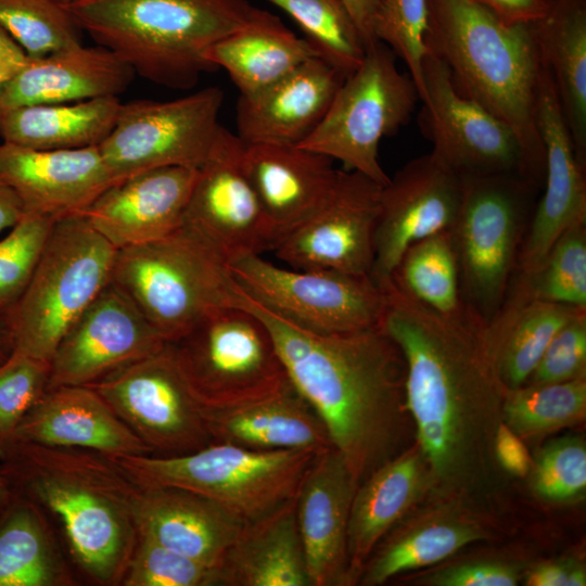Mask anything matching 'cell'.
Masks as SVG:
<instances>
[{
  "label": "cell",
  "instance_id": "1",
  "mask_svg": "<svg viewBox=\"0 0 586 586\" xmlns=\"http://www.w3.org/2000/svg\"><path fill=\"white\" fill-rule=\"evenodd\" d=\"M380 322L405 361V399L431 474V494L459 509L496 504L502 470L495 437L502 423L507 388L474 316L441 315L417 301L391 277Z\"/></svg>",
  "mask_w": 586,
  "mask_h": 586
},
{
  "label": "cell",
  "instance_id": "2",
  "mask_svg": "<svg viewBox=\"0 0 586 586\" xmlns=\"http://www.w3.org/2000/svg\"><path fill=\"white\" fill-rule=\"evenodd\" d=\"M233 304L264 322L289 381L321 419L358 484L411 445L405 361L380 323L318 335L278 318L239 286Z\"/></svg>",
  "mask_w": 586,
  "mask_h": 586
},
{
  "label": "cell",
  "instance_id": "3",
  "mask_svg": "<svg viewBox=\"0 0 586 586\" xmlns=\"http://www.w3.org/2000/svg\"><path fill=\"white\" fill-rule=\"evenodd\" d=\"M0 461L13 495L59 521L77 566L100 585H122L138 540L136 479L81 448L16 442Z\"/></svg>",
  "mask_w": 586,
  "mask_h": 586
},
{
  "label": "cell",
  "instance_id": "4",
  "mask_svg": "<svg viewBox=\"0 0 586 586\" xmlns=\"http://www.w3.org/2000/svg\"><path fill=\"white\" fill-rule=\"evenodd\" d=\"M428 51L447 66L464 97L505 122L522 148L530 180L544 186L537 128L542 63L527 25H506L475 0H428Z\"/></svg>",
  "mask_w": 586,
  "mask_h": 586
},
{
  "label": "cell",
  "instance_id": "5",
  "mask_svg": "<svg viewBox=\"0 0 586 586\" xmlns=\"http://www.w3.org/2000/svg\"><path fill=\"white\" fill-rule=\"evenodd\" d=\"M64 7L136 75L174 89H191L214 71L208 50L257 9L246 0H77Z\"/></svg>",
  "mask_w": 586,
  "mask_h": 586
},
{
  "label": "cell",
  "instance_id": "6",
  "mask_svg": "<svg viewBox=\"0 0 586 586\" xmlns=\"http://www.w3.org/2000/svg\"><path fill=\"white\" fill-rule=\"evenodd\" d=\"M111 284L167 343L237 294L228 262L184 224L171 233L117 250Z\"/></svg>",
  "mask_w": 586,
  "mask_h": 586
},
{
  "label": "cell",
  "instance_id": "7",
  "mask_svg": "<svg viewBox=\"0 0 586 586\" xmlns=\"http://www.w3.org/2000/svg\"><path fill=\"white\" fill-rule=\"evenodd\" d=\"M317 454L308 449L256 450L213 442L180 456L111 457L141 484L191 491L250 523L295 497Z\"/></svg>",
  "mask_w": 586,
  "mask_h": 586
},
{
  "label": "cell",
  "instance_id": "8",
  "mask_svg": "<svg viewBox=\"0 0 586 586\" xmlns=\"http://www.w3.org/2000/svg\"><path fill=\"white\" fill-rule=\"evenodd\" d=\"M538 189L518 174L463 178L460 209L449 231L463 303L485 327L517 271Z\"/></svg>",
  "mask_w": 586,
  "mask_h": 586
},
{
  "label": "cell",
  "instance_id": "9",
  "mask_svg": "<svg viewBox=\"0 0 586 586\" xmlns=\"http://www.w3.org/2000/svg\"><path fill=\"white\" fill-rule=\"evenodd\" d=\"M116 252L84 216L56 220L26 290L10 310L14 351L50 362L62 337L110 284Z\"/></svg>",
  "mask_w": 586,
  "mask_h": 586
},
{
  "label": "cell",
  "instance_id": "10",
  "mask_svg": "<svg viewBox=\"0 0 586 586\" xmlns=\"http://www.w3.org/2000/svg\"><path fill=\"white\" fill-rule=\"evenodd\" d=\"M168 344L203 408L237 406L290 384L268 329L240 305L211 310Z\"/></svg>",
  "mask_w": 586,
  "mask_h": 586
},
{
  "label": "cell",
  "instance_id": "11",
  "mask_svg": "<svg viewBox=\"0 0 586 586\" xmlns=\"http://www.w3.org/2000/svg\"><path fill=\"white\" fill-rule=\"evenodd\" d=\"M383 42L366 51L361 64L341 84L327 113L298 146L323 154L381 186L390 181L379 162V145L411 118L420 101L409 74L396 65Z\"/></svg>",
  "mask_w": 586,
  "mask_h": 586
},
{
  "label": "cell",
  "instance_id": "12",
  "mask_svg": "<svg viewBox=\"0 0 586 586\" xmlns=\"http://www.w3.org/2000/svg\"><path fill=\"white\" fill-rule=\"evenodd\" d=\"M228 265L250 300L303 331L344 334L382 320L385 294L371 277L280 267L258 254L237 257Z\"/></svg>",
  "mask_w": 586,
  "mask_h": 586
},
{
  "label": "cell",
  "instance_id": "13",
  "mask_svg": "<svg viewBox=\"0 0 586 586\" xmlns=\"http://www.w3.org/2000/svg\"><path fill=\"white\" fill-rule=\"evenodd\" d=\"M224 92L207 87L174 100L123 103L117 120L98 145L115 182L161 167L198 169L217 130Z\"/></svg>",
  "mask_w": 586,
  "mask_h": 586
},
{
  "label": "cell",
  "instance_id": "14",
  "mask_svg": "<svg viewBox=\"0 0 586 586\" xmlns=\"http://www.w3.org/2000/svg\"><path fill=\"white\" fill-rule=\"evenodd\" d=\"M87 386L110 405L152 456L186 455L213 443L202 406L168 343Z\"/></svg>",
  "mask_w": 586,
  "mask_h": 586
},
{
  "label": "cell",
  "instance_id": "15",
  "mask_svg": "<svg viewBox=\"0 0 586 586\" xmlns=\"http://www.w3.org/2000/svg\"><path fill=\"white\" fill-rule=\"evenodd\" d=\"M422 76L425 97L421 101L418 125L422 136L431 142L434 155L461 178L518 174L530 180L513 130L461 94L445 63L428 50Z\"/></svg>",
  "mask_w": 586,
  "mask_h": 586
},
{
  "label": "cell",
  "instance_id": "16",
  "mask_svg": "<svg viewBox=\"0 0 586 586\" xmlns=\"http://www.w3.org/2000/svg\"><path fill=\"white\" fill-rule=\"evenodd\" d=\"M245 142L219 126L198 168L183 224L228 263L273 250L276 231L243 165Z\"/></svg>",
  "mask_w": 586,
  "mask_h": 586
},
{
  "label": "cell",
  "instance_id": "17",
  "mask_svg": "<svg viewBox=\"0 0 586 586\" xmlns=\"http://www.w3.org/2000/svg\"><path fill=\"white\" fill-rule=\"evenodd\" d=\"M382 187L358 171L341 169L323 205L282 235L272 251L294 269L371 277Z\"/></svg>",
  "mask_w": 586,
  "mask_h": 586
},
{
  "label": "cell",
  "instance_id": "18",
  "mask_svg": "<svg viewBox=\"0 0 586 586\" xmlns=\"http://www.w3.org/2000/svg\"><path fill=\"white\" fill-rule=\"evenodd\" d=\"M463 178L432 152L398 169L382 187L372 280L387 278L415 243L449 231L459 213Z\"/></svg>",
  "mask_w": 586,
  "mask_h": 586
},
{
  "label": "cell",
  "instance_id": "19",
  "mask_svg": "<svg viewBox=\"0 0 586 586\" xmlns=\"http://www.w3.org/2000/svg\"><path fill=\"white\" fill-rule=\"evenodd\" d=\"M166 343L110 282L58 344L48 388L90 385Z\"/></svg>",
  "mask_w": 586,
  "mask_h": 586
},
{
  "label": "cell",
  "instance_id": "20",
  "mask_svg": "<svg viewBox=\"0 0 586 586\" xmlns=\"http://www.w3.org/2000/svg\"><path fill=\"white\" fill-rule=\"evenodd\" d=\"M536 122L545 154L544 193L520 249L519 275L533 271L568 228L586 221V168L578 162L552 78L543 64Z\"/></svg>",
  "mask_w": 586,
  "mask_h": 586
},
{
  "label": "cell",
  "instance_id": "21",
  "mask_svg": "<svg viewBox=\"0 0 586 586\" xmlns=\"http://www.w3.org/2000/svg\"><path fill=\"white\" fill-rule=\"evenodd\" d=\"M0 181L18 195L25 213L54 221L81 216L115 183L98 145L34 150L2 142Z\"/></svg>",
  "mask_w": 586,
  "mask_h": 586
},
{
  "label": "cell",
  "instance_id": "22",
  "mask_svg": "<svg viewBox=\"0 0 586 586\" xmlns=\"http://www.w3.org/2000/svg\"><path fill=\"white\" fill-rule=\"evenodd\" d=\"M357 486L334 447L315 456L298 485L296 521L311 586L352 585L347 530Z\"/></svg>",
  "mask_w": 586,
  "mask_h": 586
},
{
  "label": "cell",
  "instance_id": "23",
  "mask_svg": "<svg viewBox=\"0 0 586 586\" xmlns=\"http://www.w3.org/2000/svg\"><path fill=\"white\" fill-rule=\"evenodd\" d=\"M198 169L169 166L113 183L81 215L116 250L163 238L183 225Z\"/></svg>",
  "mask_w": 586,
  "mask_h": 586
},
{
  "label": "cell",
  "instance_id": "24",
  "mask_svg": "<svg viewBox=\"0 0 586 586\" xmlns=\"http://www.w3.org/2000/svg\"><path fill=\"white\" fill-rule=\"evenodd\" d=\"M345 77L319 56L237 103V135L249 144L298 145L318 126Z\"/></svg>",
  "mask_w": 586,
  "mask_h": 586
},
{
  "label": "cell",
  "instance_id": "25",
  "mask_svg": "<svg viewBox=\"0 0 586 586\" xmlns=\"http://www.w3.org/2000/svg\"><path fill=\"white\" fill-rule=\"evenodd\" d=\"M16 442L81 448L112 457L151 455L110 405L87 385L48 388L18 426Z\"/></svg>",
  "mask_w": 586,
  "mask_h": 586
},
{
  "label": "cell",
  "instance_id": "26",
  "mask_svg": "<svg viewBox=\"0 0 586 586\" xmlns=\"http://www.w3.org/2000/svg\"><path fill=\"white\" fill-rule=\"evenodd\" d=\"M243 165L277 242L323 205L341 171L323 154L298 145L269 143H245Z\"/></svg>",
  "mask_w": 586,
  "mask_h": 586
},
{
  "label": "cell",
  "instance_id": "27",
  "mask_svg": "<svg viewBox=\"0 0 586 586\" xmlns=\"http://www.w3.org/2000/svg\"><path fill=\"white\" fill-rule=\"evenodd\" d=\"M135 76L110 50L78 43L29 58L0 90V109L118 97Z\"/></svg>",
  "mask_w": 586,
  "mask_h": 586
},
{
  "label": "cell",
  "instance_id": "28",
  "mask_svg": "<svg viewBox=\"0 0 586 586\" xmlns=\"http://www.w3.org/2000/svg\"><path fill=\"white\" fill-rule=\"evenodd\" d=\"M139 484L138 534L218 569L245 523L191 491Z\"/></svg>",
  "mask_w": 586,
  "mask_h": 586
},
{
  "label": "cell",
  "instance_id": "29",
  "mask_svg": "<svg viewBox=\"0 0 586 586\" xmlns=\"http://www.w3.org/2000/svg\"><path fill=\"white\" fill-rule=\"evenodd\" d=\"M432 481L416 442L358 484L349 512L347 551L352 584L377 546L428 494Z\"/></svg>",
  "mask_w": 586,
  "mask_h": 586
},
{
  "label": "cell",
  "instance_id": "30",
  "mask_svg": "<svg viewBox=\"0 0 586 586\" xmlns=\"http://www.w3.org/2000/svg\"><path fill=\"white\" fill-rule=\"evenodd\" d=\"M202 409L213 442L256 450L320 453L333 447L323 422L291 382L255 400L220 409Z\"/></svg>",
  "mask_w": 586,
  "mask_h": 586
},
{
  "label": "cell",
  "instance_id": "31",
  "mask_svg": "<svg viewBox=\"0 0 586 586\" xmlns=\"http://www.w3.org/2000/svg\"><path fill=\"white\" fill-rule=\"evenodd\" d=\"M224 586H311L295 497L245 523L218 566Z\"/></svg>",
  "mask_w": 586,
  "mask_h": 586
},
{
  "label": "cell",
  "instance_id": "32",
  "mask_svg": "<svg viewBox=\"0 0 586 586\" xmlns=\"http://www.w3.org/2000/svg\"><path fill=\"white\" fill-rule=\"evenodd\" d=\"M528 26L586 168V0H549L546 13Z\"/></svg>",
  "mask_w": 586,
  "mask_h": 586
},
{
  "label": "cell",
  "instance_id": "33",
  "mask_svg": "<svg viewBox=\"0 0 586 586\" xmlns=\"http://www.w3.org/2000/svg\"><path fill=\"white\" fill-rule=\"evenodd\" d=\"M314 56L318 53L305 38L294 34L277 15L257 8L245 25L208 50L207 61L214 68L227 72L240 95H250Z\"/></svg>",
  "mask_w": 586,
  "mask_h": 586
},
{
  "label": "cell",
  "instance_id": "34",
  "mask_svg": "<svg viewBox=\"0 0 586 586\" xmlns=\"http://www.w3.org/2000/svg\"><path fill=\"white\" fill-rule=\"evenodd\" d=\"M584 308L530 300L508 291L486 327V340L498 377L507 390L526 383L560 328Z\"/></svg>",
  "mask_w": 586,
  "mask_h": 586
},
{
  "label": "cell",
  "instance_id": "35",
  "mask_svg": "<svg viewBox=\"0 0 586 586\" xmlns=\"http://www.w3.org/2000/svg\"><path fill=\"white\" fill-rule=\"evenodd\" d=\"M122 104L118 97H104L0 109V137L34 150L99 145L113 129Z\"/></svg>",
  "mask_w": 586,
  "mask_h": 586
},
{
  "label": "cell",
  "instance_id": "36",
  "mask_svg": "<svg viewBox=\"0 0 586 586\" xmlns=\"http://www.w3.org/2000/svg\"><path fill=\"white\" fill-rule=\"evenodd\" d=\"M485 537L480 524L462 515L428 517L381 542L365 563L358 582L382 585L402 573L436 564Z\"/></svg>",
  "mask_w": 586,
  "mask_h": 586
},
{
  "label": "cell",
  "instance_id": "37",
  "mask_svg": "<svg viewBox=\"0 0 586 586\" xmlns=\"http://www.w3.org/2000/svg\"><path fill=\"white\" fill-rule=\"evenodd\" d=\"M73 582L47 515L14 496L0 517V586H67Z\"/></svg>",
  "mask_w": 586,
  "mask_h": 586
},
{
  "label": "cell",
  "instance_id": "38",
  "mask_svg": "<svg viewBox=\"0 0 586 586\" xmlns=\"http://www.w3.org/2000/svg\"><path fill=\"white\" fill-rule=\"evenodd\" d=\"M388 277L409 295L441 315L455 318L472 315L462 300L450 231L412 244Z\"/></svg>",
  "mask_w": 586,
  "mask_h": 586
},
{
  "label": "cell",
  "instance_id": "39",
  "mask_svg": "<svg viewBox=\"0 0 586 586\" xmlns=\"http://www.w3.org/2000/svg\"><path fill=\"white\" fill-rule=\"evenodd\" d=\"M586 416V379L523 384L507 390L502 405L504 423L522 441L574 425Z\"/></svg>",
  "mask_w": 586,
  "mask_h": 586
},
{
  "label": "cell",
  "instance_id": "40",
  "mask_svg": "<svg viewBox=\"0 0 586 586\" xmlns=\"http://www.w3.org/2000/svg\"><path fill=\"white\" fill-rule=\"evenodd\" d=\"M508 290L525 298L586 309V221L568 228L533 271L514 273Z\"/></svg>",
  "mask_w": 586,
  "mask_h": 586
},
{
  "label": "cell",
  "instance_id": "41",
  "mask_svg": "<svg viewBox=\"0 0 586 586\" xmlns=\"http://www.w3.org/2000/svg\"><path fill=\"white\" fill-rule=\"evenodd\" d=\"M285 12L305 34L318 56L344 77L366 55L362 36L342 0H267Z\"/></svg>",
  "mask_w": 586,
  "mask_h": 586
},
{
  "label": "cell",
  "instance_id": "42",
  "mask_svg": "<svg viewBox=\"0 0 586 586\" xmlns=\"http://www.w3.org/2000/svg\"><path fill=\"white\" fill-rule=\"evenodd\" d=\"M0 26L29 58L81 43L80 28L58 0H0Z\"/></svg>",
  "mask_w": 586,
  "mask_h": 586
},
{
  "label": "cell",
  "instance_id": "43",
  "mask_svg": "<svg viewBox=\"0 0 586 586\" xmlns=\"http://www.w3.org/2000/svg\"><path fill=\"white\" fill-rule=\"evenodd\" d=\"M50 362L13 352L0 365V460L16 442L22 421L48 390Z\"/></svg>",
  "mask_w": 586,
  "mask_h": 586
},
{
  "label": "cell",
  "instance_id": "44",
  "mask_svg": "<svg viewBox=\"0 0 586 586\" xmlns=\"http://www.w3.org/2000/svg\"><path fill=\"white\" fill-rule=\"evenodd\" d=\"M54 222L25 213L0 240V309L11 310L26 290Z\"/></svg>",
  "mask_w": 586,
  "mask_h": 586
},
{
  "label": "cell",
  "instance_id": "45",
  "mask_svg": "<svg viewBox=\"0 0 586 586\" xmlns=\"http://www.w3.org/2000/svg\"><path fill=\"white\" fill-rule=\"evenodd\" d=\"M426 26L428 0H378L375 37L406 64L420 101L425 97L422 63Z\"/></svg>",
  "mask_w": 586,
  "mask_h": 586
},
{
  "label": "cell",
  "instance_id": "46",
  "mask_svg": "<svg viewBox=\"0 0 586 586\" xmlns=\"http://www.w3.org/2000/svg\"><path fill=\"white\" fill-rule=\"evenodd\" d=\"M122 585L218 586V569L173 551L138 534Z\"/></svg>",
  "mask_w": 586,
  "mask_h": 586
},
{
  "label": "cell",
  "instance_id": "47",
  "mask_svg": "<svg viewBox=\"0 0 586 586\" xmlns=\"http://www.w3.org/2000/svg\"><path fill=\"white\" fill-rule=\"evenodd\" d=\"M532 471V488L553 502L573 500L586 488V445L581 436H562L546 444Z\"/></svg>",
  "mask_w": 586,
  "mask_h": 586
},
{
  "label": "cell",
  "instance_id": "48",
  "mask_svg": "<svg viewBox=\"0 0 586 586\" xmlns=\"http://www.w3.org/2000/svg\"><path fill=\"white\" fill-rule=\"evenodd\" d=\"M586 379V310L555 334L525 384Z\"/></svg>",
  "mask_w": 586,
  "mask_h": 586
},
{
  "label": "cell",
  "instance_id": "49",
  "mask_svg": "<svg viewBox=\"0 0 586 586\" xmlns=\"http://www.w3.org/2000/svg\"><path fill=\"white\" fill-rule=\"evenodd\" d=\"M520 570L500 561H473L442 569L424 583L435 586H515Z\"/></svg>",
  "mask_w": 586,
  "mask_h": 586
},
{
  "label": "cell",
  "instance_id": "50",
  "mask_svg": "<svg viewBox=\"0 0 586 586\" xmlns=\"http://www.w3.org/2000/svg\"><path fill=\"white\" fill-rule=\"evenodd\" d=\"M530 586H585L584 566L574 560L547 561L534 566L525 576Z\"/></svg>",
  "mask_w": 586,
  "mask_h": 586
},
{
  "label": "cell",
  "instance_id": "51",
  "mask_svg": "<svg viewBox=\"0 0 586 586\" xmlns=\"http://www.w3.org/2000/svg\"><path fill=\"white\" fill-rule=\"evenodd\" d=\"M496 460L505 473L525 476L532 469L530 454L523 441L502 421L495 437Z\"/></svg>",
  "mask_w": 586,
  "mask_h": 586
},
{
  "label": "cell",
  "instance_id": "52",
  "mask_svg": "<svg viewBox=\"0 0 586 586\" xmlns=\"http://www.w3.org/2000/svg\"><path fill=\"white\" fill-rule=\"evenodd\" d=\"M506 25H527L540 18L549 0H475Z\"/></svg>",
  "mask_w": 586,
  "mask_h": 586
},
{
  "label": "cell",
  "instance_id": "53",
  "mask_svg": "<svg viewBox=\"0 0 586 586\" xmlns=\"http://www.w3.org/2000/svg\"><path fill=\"white\" fill-rule=\"evenodd\" d=\"M29 56L0 26V90L27 64Z\"/></svg>",
  "mask_w": 586,
  "mask_h": 586
},
{
  "label": "cell",
  "instance_id": "54",
  "mask_svg": "<svg viewBox=\"0 0 586 586\" xmlns=\"http://www.w3.org/2000/svg\"><path fill=\"white\" fill-rule=\"evenodd\" d=\"M353 16L366 48L380 42L374 34V17L378 0H342Z\"/></svg>",
  "mask_w": 586,
  "mask_h": 586
},
{
  "label": "cell",
  "instance_id": "55",
  "mask_svg": "<svg viewBox=\"0 0 586 586\" xmlns=\"http://www.w3.org/2000/svg\"><path fill=\"white\" fill-rule=\"evenodd\" d=\"M25 214L16 192L0 181V232L12 228Z\"/></svg>",
  "mask_w": 586,
  "mask_h": 586
},
{
  "label": "cell",
  "instance_id": "56",
  "mask_svg": "<svg viewBox=\"0 0 586 586\" xmlns=\"http://www.w3.org/2000/svg\"><path fill=\"white\" fill-rule=\"evenodd\" d=\"M15 348L14 331L10 310L0 309V365Z\"/></svg>",
  "mask_w": 586,
  "mask_h": 586
},
{
  "label": "cell",
  "instance_id": "57",
  "mask_svg": "<svg viewBox=\"0 0 586 586\" xmlns=\"http://www.w3.org/2000/svg\"><path fill=\"white\" fill-rule=\"evenodd\" d=\"M13 499H14V495L9 484L7 483V481L0 473V517L3 514L7 508L11 505Z\"/></svg>",
  "mask_w": 586,
  "mask_h": 586
},
{
  "label": "cell",
  "instance_id": "58",
  "mask_svg": "<svg viewBox=\"0 0 586 586\" xmlns=\"http://www.w3.org/2000/svg\"><path fill=\"white\" fill-rule=\"evenodd\" d=\"M60 3H62L63 5H67V4H71L77 0H58Z\"/></svg>",
  "mask_w": 586,
  "mask_h": 586
}]
</instances>
